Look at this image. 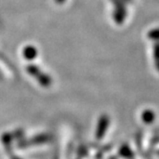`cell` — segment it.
Masks as SVG:
<instances>
[{
  "label": "cell",
  "mask_w": 159,
  "mask_h": 159,
  "mask_svg": "<svg viewBox=\"0 0 159 159\" xmlns=\"http://www.w3.org/2000/svg\"><path fill=\"white\" fill-rule=\"evenodd\" d=\"M27 72L28 74L34 77L40 83V85L44 87V88H49L52 83V80L49 74H45L42 71V69L38 67L37 66L30 64L27 66Z\"/></svg>",
  "instance_id": "obj_1"
},
{
  "label": "cell",
  "mask_w": 159,
  "mask_h": 159,
  "mask_svg": "<svg viewBox=\"0 0 159 159\" xmlns=\"http://www.w3.org/2000/svg\"><path fill=\"white\" fill-rule=\"evenodd\" d=\"M123 1L124 0H112V3L114 5V20L119 25L124 22L125 16H126V10H125Z\"/></svg>",
  "instance_id": "obj_2"
},
{
  "label": "cell",
  "mask_w": 159,
  "mask_h": 159,
  "mask_svg": "<svg viewBox=\"0 0 159 159\" xmlns=\"http://www.w3.org/2000/svg\"><path fill=\"white\" fill-rule=\"evenodd\" d=\"M38 51L37 49L33 45H27L23 48L22 50V56L25 59L27 60H33L37 57Z\"/></svg>",
  "instance_id": "obj_3"
},
{
  "label": "cell",
  "mask_w": 159,
  "mask_h": 159,
  "mask_svg": "<svg viewBox=\"0 0 159 159\" xmlns=\"http://www.w3.org/2000/svg\"><path fill=\"white\" fill-rule=\"evenodd\" d=\"M155 119V114L153 111H145L143 113H142V120L143 122H145L146 124H150L154 121Z\"/></svg>",
  "instance_id": "obj_4"
},
{
  "label": "cell",
  "mask_w": 159,
  "mask_h": 159,
  "mask_svg": "<svg viewBox=\"0 0 159 159\" xmlns=\"http://www.w3.org/2000/svg\"><path fill=\"white\" fill-rule=\"evenodd\" d=\"M108 118L106 116H102L100 122H99V128H98V134H103L104 131L106 130V127L108 125Z\"/></svg>",
  "instance_id": "obj_5"
},
{
  "label": "cell",
  "mask_w": 159,
  "mask_h": 159,
  "mask_svg": "<svg viewBox=\"0 0 159 159\" xmlns=\"http://www.w3.org/2000/svg\"><path fill=\"white\" fill-rule=\"evenodd\" d=\"M54 1H55V3H57L58 5H62L66 0H54Z\"/></svg>",
  "instance_id": "obj_6"
}]
</instances>
